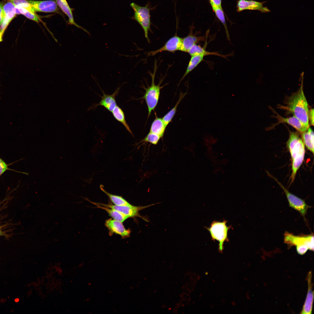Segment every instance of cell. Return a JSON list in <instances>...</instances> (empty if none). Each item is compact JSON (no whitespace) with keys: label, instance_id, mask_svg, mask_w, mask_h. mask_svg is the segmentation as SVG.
I'll return each mask as SVG.
<instances>
[{"label":"cell","instance_id":"27","mask_svg":"<svg viewBox=\"0 0 314 314\" xmlns=\"http://www.w3.org/2000/svg\"><path fill=\"white\" fill-rule=\"evenodd\" d=\"M217 17L221 22L225 30L226 36L228 40L230 41V35L225 20L224 13L222 8H212Z\"/></svg>","mask_w":314,"mask_h":314},{"label":"cell","instance_id":"24","mask_svg":"<svg viewBox=\"0 0 314 314\" xmlns=\"http://www.w3.org/2000/svg\"><path fill=\"white\" fill-rule=\"evenodd\" d=\"M94 204L97 207L105 210L110 216L115 220L122 222L129 218L128 217L123 214L112 208H109L108 207H106L103 206H102L97 203H95Z\"/></svg>","mask_w":314,"mask_h":314},{"label":"cell","instance_id":"34","mask_svg":"<svg viewBox=\"0 0 314 314\" xmlns=\"http://www.w3.org/2000/svg\"><path fill=\"white\" fill-rule=\"evenodd\" d=\"M3 3L0 2V26L3 20L5 14L3 8Z\"/></svg>","mask_w":314,"mask_h":314},{"label":"cell","instance_id":"20","mask_svg":"<svg viewBox=\"0 0 314 314\" xmlns=\"http://www.w3.org/2000/svg\"><path fill=\"white\" fill-rule=\"evenodd\" d=\"M314 132L309 126L307 130L301 133V139L307 149L314 154Z\"/></svg>","mask_w":314,"mask_h":314},{"label":"cell","instance_id":"13","mask_svg":"<svg viewBox=\"0 0 314 314\" xmlns=\"http://www.w3.org/2000/svg\"><path fill=\"white\" fill-rule=\"evenodd\" d=\"M237 11L239 12L245 10H258L262 12H268L270 10L263 6V3L252 0H238Z\"/></svg>","mask_w":314,"mask_h":314},{"label":"cell","instance_id":"25","mask_svg":"<svg viewBox=\"0 0 314 314\" xmlns=\"http://www.w3.org/2000/svg\"><path fill=\"white\" fill-rule=\"evenodd\" d=\"M309 288L307 295L303 308L302 313L303 314L311 313L313 300V293L312 292L311 287V281L310 277H309Z\"/></svg>","mask_w":314,"mask_h":314},{"label":"cell","instance_id":"9","mask_svg":"<svg viewBox=\"0 0 314 314\" xmlns=\"http://www.w3.org/2000/svg\"><path fill=\"white\" fill-rule=\"evenodd\" d=\"M158 204H159V203L153 204L143 206H136L132 205L130 206H119L115 205H112L103 204H101L100 205L115 209L127 216L129 217H138L142 218L147 222H149L148 219L141 216L139 214L138 212L140 210Z\"/></svg>","mask_w":314,"mask_h":314},{"label":"cell","instance_id":"5","mask_svg":"<svg viewBox=\"0 0 314 314\" xmlns=\"http://www.w3.org/2000/svg\"><path fill=\"white\" fill-rule=\"evenodd\" d=\"M130 6L134 11V15L131 17L132 19L136 21L140 25L144 31L145 38L150 43L148 33L151 31L150 11L153 8H150L149 3L144 6L133 2L131 3Z\"/></svg>","mask_w":314,"mask_h":314},{"label":"cell","instance_id":"35","mask_svg":"<svg viewBox=\"0 0 314 314\" xmlns=\"http://www.w3.org/2000/svg\"><path fill=\"white\" fill-rule=\"evenodd\" d=\"M2 234V232L0 229V236Z\"/></svg>","mask_w":314,"mask_h":314},{"label":"cell","instance_id":"16","mask_svg":"<svg viewBox=\"0 0 314 314\" xmlns=\"http://www.w3.org/2000/svg\"><path fill=\"white\" fill-rule=\"evenodd\" d=\"M207 44V41L205 42V44L203 47L201 45L195 44L192 46L187 51L191 56L198 54H202L205 56L209 55H215L220 56L226 59L229 56H232L234 54L233 52L227 55H222L219 53L217 51L210 52L206 50V48Z\"/></svg>","mask_w":314,"mask_h":314},{"label":"cell","instance_id":"6","mask_svg":"<svg viewBox=\"0 0 314 314\" xmlns=\"http://www.w3.org/2000/svg\"><path fill=\"white\" fill-rule=\"evenodd\" d=\"M227 222L226 220L222 222L214 221L209 227H205L209 231L212 240L214 242L216 240L219 242L218 249L221 252L224 249V242L229 241L228 232L230 229L232 228L231 226H227Z\"/></svg>","mask_w":314,"mask_h":314},{"label":"cell","instance_id":"32","mask_svg":"<svg viewBox=\"0 0 314 314\" xmlns=\"http://www.w3.org/2000/svg\"><path fill=\"white\" fill-rule=\"evenodd\" d=\"M212 8H222V0H209Z\"/></svg>","mask_w":314,"mask_h":314},{"label":"cell","instance_id":"22","mask_svg":"<svg viewBox=\"0 0 314 314\" xmlns=\"http://www.w3.org/2000/svg\"><path fill=\"white\" fill-rule=\"evenodd\" d=\"M111 112L115 119L122 123L128 132L133 135V133L126 122L124 113L122 109L117 105Z\"/></svg>","mask_w":314,"mask_h":314},{"label":"cell","instance_id":"31","mask_svg":"<svg viewBox=\"0 0 314 314\" xmlns=\"http://www.w3.org/2000/svg\"><path fill=\"white\" fill-rule=\"evenodd\" d=\"M13 163H14L7 164L0 158V177L7 170L17 172L24 174L27 175H28V173H27L19 172L9 168L8 166Z\"/></svg>","mask_w":314,"mask_h":314},{"label":"cell","instance_id":"28","mask_svg":"<svg viewBox=\"0 0 314 314\" xmlns=\"http://www.w3.org/2000/svg\"><path fill=\"white\" fill-rule=\"evenodd\" d=\"M16 8L17 15L22 14L27 18L33 20L38 24L40 22V19L35 13L31 12L24 8L19 7Z\"/></svg>","mask_w":314,"mask_h":314},{"label":"cell","instance_id":"3","mask_svg":"<svg viewBox=\"0 0 314 314\" xmlns=\"http://www.w3.org/2000/svg\"><path fill=\"white\" fill-rule=\"evenodd\" d=\"M284 242L290 246H295L298 254L303 255L308 249L314 250V236L313 233L308 235L295 236L286 231L284 235Z\"/></svg>","mask_w":314,"mask_h":314},{"label":"cell","instance_id":"33","mask_svg":"<svg viewBox=\"0 0 314 314\" xmlns=\"http://www.w3.org/2000/svg\"><path fill=\"white\" fill-rule=\"evenodd\" d=\"M308 117L309 122L312 126L314 125V109L311 108L308 110Z\"/></svg>","mask_w":314,"mask_h":314},{"label":"cell","instance_id":"14","mask_svg":"<svg viewBox=\"0 0 314 314\" xmlns=\"http://www.w3.org/2000/svg\"><path fill=\"white\" fill-rule=\"evenodd\" d=\"M274 112L276 114V115L274 117L277 119L278 122L273 126L272 128L279 124L286 123L292 126L299 132L302 133L305 131L308 128L294 115L291 117L285 118L280 115L275 111L274 110Z\"/></svg>","mask_w":314,"mask_h":314},{"label":"cell","instance_id":"29","mask_svg":"<svg viewBox=\"0 0 314 314\" xmlns=\"http://www.w3.org/2000/svg\"><path fill=\"white\" fill-rule=\"evenodd\" d=\"M12 3L16 8L21 7L24 8L33 13H35L31 8L28 0H6Z\"/></svg>","mask_w":314,"mask_h":314},{"label":"cell","instance_id":"26","mask_svg":"<svg viewBox=\"0 0 314 314\" xmlns=\"http://www.w3.org/2000/svg\"><path fill=\"white\" fill-rule=\"evenodd\" d=\"M100 187L101 190L108 197L111 201L115 205L130 206L132 205L121 196L113 195L107 192L104 189L103 185H101Z\"/></svg>","mask_w":314,"mask_h":314},{"label":"cell","instance_id":"10","mask_svg":"<svg viewBox=\"0 0 314 314\" xmlns=\"http://www.w3.org/2000/svg\"><path fill=\"white\" fill-rule=\"evenodd\" d=\"M193 27L190 28L189 34L185 37L183 38L181 47L180 51L187 52L194 45L199 44L201 42H205L207 41L208 35V31L205 35L197 36L193 32Z\"/></svg>","mask_w":314,"mask_h":314},{"label":"cell","instance_id":"4","mask_svg":"<svg viewBox=\"0 0 314 314\" xmlns=\"http://www.w3.org/2000/svg\"><path fill=\"white\" fill-rule=\"evenodd\" d=\"M157 63L155 60L153 73L150 74L151 77V83L150 86L144 88L145 92L143 96L139 99H143L146 102L148 110V118L151 115L152 111L156 107L159 98L161 89L163 87L160 86L161 81L158 85L155 83V78L157 69Z\"/></svg>","mask_w":314,"mask_h":314},{"label":"cell","instance_id":"23","mask_svg":"<svg viewBox=\"0 0 314 314\" xmlns=\"http://www.w3.org/2000/svg\"><path fill=\"white\" fill-rule=\"evenodd\" d=\"M186 94L187 92L180 93L179 99L174 106L163 117V119L167 126L172 121L176 112L179 105Z\"/></svg>","mask_w":314,"mask_h":314},{"label":"cell","instance_id":"18","mask_svg":"<svg viewBox=\"0 0 314 314\" xmlns=\"http://www.w3.org/2000/svg\"><path fill=\"white\" fill-rule=\"evenodd\" d=\"M56 1L59 8L68 17L69 20L68 24L74 25L77 28L82 29L90 35L88 31L75 22L73 15L72 9L70 8L66 0H56Z\"/></svg>","mask_w":314,"mask_h":314},{"label":"cell","instance_id":"15","mask_svg":"<svg viewBox=\"0 0 314 314\" xmlns=\"http://www.w3.org/2000/svg\"><path fill=\"white\" fill-rule=\"evenodd\" d=\"M119 90V88L118 87L111 94H106L102 91L103 95L102 96H100L101 98L100 101L98 104L94 105L93 108H95L99 106H102L111 112L117 105L115 97L118 94Z\"/></svg>","mask_w":314,"mask_h":314},{"label":"cell","instance_id":"7","mask_svg":"<svg viewBox=\"0 0 314 314\" xmlns=\"http://www.w3.org/2000/svg\"><path fill=\"white\" fill-rule=\"evenodd\" d=\"M273 178L283 189L287 197L289 206L299 213L305 220V216L307 210L311 207L308 205L304 200L290 192L277 179L274 178Z\"/></svg>","mask_w":314,"mask_h":314},{"label":"cell","instance_id":"1","mask_svg":"<svg viewBox=\"0 0 314 314\" xmlns=\"http://www.w3.org/2000/svg\"><path fill=\"white\" fill-rule=\"evenodd\" d=\"M302 81L300 87L295 92L289 97L286 102V106L279 105L278 107L291 113L308 127L309 122L308 114V104L303 89L304 72L302 73Z\"/></svg>","mask_w":314,"mask_h":314},{"label":"cell","instance_id":"36","mask_svg":"<svg viewBox=\"0 0 314 314\" xmlns=\"http://www.w3.org/2000/svg\"><path fill=\"white\" fill-rule=\"evenodd\" d=\"M2 41V39H0V42Z\"/></svg>","mask_w":314,"mask_h":314},{"label":"cell","instance_id":"11","mask_svg":"<svg viewBox=\"0 0 314 314\" xmlns=\"http://www.w3.org/2000/svg\"><path fill=\"white\" fill-rule=\"evenodd\" d=\"M182 38L175 34L169 39L165 44L160 48L156 50L149 52L147 56H154L158 53L167 51L174 52L180 50L182 42Z\"/></svg>","mask_w":314,"mask_h":314},{"label":"cell","instance_id":"17","mask_svg":"<svg viewBox=\"0 0 314 314\" xmlns=\"http://www.w3.org/2000/svg\"><path fill=\"white\" fill-rule=\"evenodd\" d=\"M105 225L112 232L118 234L122 237H127L130 235V231L126 229L122 222L120 221L109 219L106 221Z\"/></svg>","mask_w":314,"mask_h":314},{"label":"cell","instance_id":"12","mask_svg":"<svg viewBox=\"0 0 314 314\" xmlns=\"http://www.w3.org/2000/svg\"><path fill=\"white\" fill-rule=\"evenodd\" d=\"M3 10L4 17L0 27V39L2 37L4 33L11 22L15 17L16 14V8L11 2L7 1L4 4Z\"/></svg>","mask_w":314,"mask_h":314},{"label":"cell","instance_id":"2","mask_svg":"<svg viewBox=\"0 0 314 314\" xmlns=\"http://www.w3.org/2000/svg\"><path fill=\"white\" fill-rule=\"evenodd\" d=\"M289 137L286 142L292 161V173L290 177V183H293L297 172L304 161L305 149V145L299 134L290 130Z\"/></svg>","mask_w":314,"mask_h":314},{"label":"cell","instance_id":"21","mask_svg":"<svg viewBox=\"0 0 314 314\" xmlns=\"http://www.w3.org/2000/svg\"><path fill=\"white\" fill-rule=\"evenodd\" d=\"M205 56L202 54L196 55L191 56L186 70L180 82L190 72L196 67L204 60Z\"/></svg>","mask_w":314,"mask_h":314},{"label":"cell","instance_id":"30","mask_svg":"<svg viewBox=\"0 0 314 314\" xmlns=\"http://www.w3.org/2000/svg\"><path fill=\"white\" fill-rule=\"evenodd\" d=\"M161 138L159 135L149 132L146 137L139 142H149L154 145L157 144Z\"/></svg>","mask_w":314,"mask_h":314},{"label":"cell","instance_id":"8","mask_svg":"<svg viewBox=\"0 0 314 314\" xmlns=\"http://www.w3.org/2000/svg\"><path fill=\"white\" fill-rule=\"evenodd\" d=\"M28 1L35 13H54L61 14L56 1L28 0Z\"/></svg>","mask_w":314,"mask_h":314},{"label":"cell","instance_id":"19","mask_svg":"<svg viewBox=\"0 0 314 314\" xmlns=\"http://www.w3.org/2000/svg\"><path fill=\"white\" fill-rule=\"evenodd\" d=\"M155 118L152 122L150 129L149 132L163 137L167 126L162 118L157 116L155 113Z\"/></svg>","mask_w":314,"mask_h":314}]
</instances>
